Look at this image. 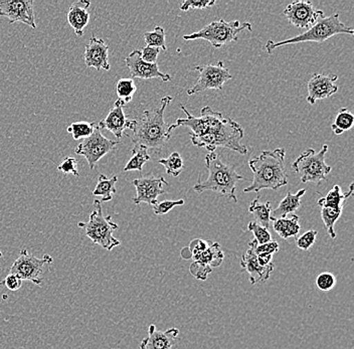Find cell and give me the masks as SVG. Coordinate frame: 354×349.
<instances>
[{
    "instance_id": "cell-16",
    "label": "cell",
    "mask_w": 354,
    "mask_h": 349,
    "mask_svg": "<svg viewBox=\"0 0 354 349\" xmlns=\"http://www.w3.org/2000/svg\"><path fill=\"white\" fill-rule=\"evenodd\" d=\"M337 79V75H314L307 84L308 96L306 100L310 105H314L316 102L324 100L336 94L338 92V86L336 85Z\"/></svg>"
},
{
    "instance_id": "cell-41",
    "label": "cell",
    "mask_w": 354,
    "mask_h": 349,
    "mask_svg": "<svg viewBox=\"0 0 354 349\" xmlns=\"http://www.w3.org/2000/svg\"><path fill=\"white\" fill-rule=\"evenodd\" d=\"M189 271L192 275L196 278V279L205 281L207 277H209V274L212 273V269L201 264V263L194 262L190 265Z\"/></svg>"
},
{
    "instance_id": "cell-19",
    "label": "cell",
    "mask_w": 354,
    "mask_h": 349,
    "mask_svg": "<svg viewBox=\"0 0 354 349\" xmlns=\"http://www.w3.org/2000/svg\"><path fill=\"white\" fill-rule=\"evenodd\" d=\"M178 333L177 328L161 331L151 324L148 328V337L141 341L140 349H172L176 346Z\"/></svg>"
},
{
    "instance_id": "cell-32",
    "label": "cell",
    "mask_w": 354,
    "mask_h": 349,
    "mask_svg": "<svg viewBox=\"0 0 354 349\" xmlns=\"http://www.w3.org/2000/svg\"><path fill=\"white\" fill-rule=\"evenodd\" d=\"M159 164L163 165L166 169V173L177 178L185 167V162L178 152H172L167 158H161L158 161Z\"/></svg>"
},
{
    "instance_id": "cell-20",
    "label": "cell",
    "mask_w": 354,
    "mask_h": 349,
    "mask_svg": "<svg viewBox=\"0 0 354 349\" xmlns=\"http://www.w3.org/2000/svg\"><path fill=\"white\" fill-rule=\"evenodd\" d=\"M241 267L249 273L250 283L252 285L256 283H265L269 280L272 272L274 271V264L263 267L259 264L258 257L254 254V249L250 248L245 252L241 261Z\"/></svg>"
},
{
    "instance_id": "cell-2",
    "label": "cell",
    "mask_w": 354,
    "mask_h": 349,
    "mask_svg": "<svg viewBox=\"0 0 354 349\" xmlns=\"http://www.w3.org/2000/svg\"><path fill=\"white\" fill-rule=\"evenodd\" d=\"M172 99L170 96L165 97L161 99L160 107L145 110L142 117L132 120L130 130H132L133 134H126V136L130 137L135 147H142L147 150L160 152L167 144L171 132L169 131V125L166 124L165 113Z\"/></svg>"
},
{
    "instance_id": "cell-27",
    "label": "cell",
    "mask_w": 354,
    "mask_h": 349,
    "mask_svg": "<svg viewBox=\"0 0 354 349\" xmlns=\"http://www.w3.org/2000/svg\"><path fill=\"white\" fill-rule=\"evenodd\" d=\"M118 181V176H114L112 178H107L105 174H100L98 183L96 189L93 191L95 196H101V202H108L112 200L113 196L117 192L116 185Z\"/></svg>"
},
{
    "instance_id": "cell-33",
    "label": "cell",
    "mask_w": 354,
    "mask_h": 349,
    "mask_svg": "<svg viewBox=\"0 0 354 349\" xmlns=\"http://www.w3.org/2000/svg\"><path fill=\"white\" fill-rule=\"evenodd\" d=\"M146 46L167 50L165 44V30L161 26H156L152 32H145L143 35Z\"/></svg>"
},
{
    "instance_id": "cell-45",
    "label": "cell",
    "mask_w": 354,
    "mask_h": 349,
    "mask_svg": "<svg viewBox=\"0 0 354 349\" xmlns=\"http://www.w3.org/2000/svg\"><path fill=\"white\" fill-rule=\"evenodd\" d=\"M141 52V57L144 62L148 64H157L160 48H152V46H144Z\"/></svg>"
},
{
    "instance_id": "cell-18",
    "label": "cell",
    "mask_w": 354,
    "mask_h": 349,
    "mask_svg": "<svg viewBox=\"0 0 354 349\" xmlns=\"http://www.w3.org/2000/svg\"><path fill=\"white\" fill-rule=\"evenodd\" d=\"M124 106L125 105L120 100L115 102L114 107L110 110L107 117L98 123L100 129L106 128L116 138L121 139L124 135V131L130 129L132 124V120H129L124 113Z\"/></svg>"
},
{
    "instance_id": "cell-14",
    "label": "cell",
    "mask_w": 354,
    "mask_h": 349,
    "mask_svg": "<svg viewBox=\"0 0 354 349\" xmlns=\"http://www.w3.org/2000/svg\"><path fill=\"white\" fill-rule=\"evenodd\" d=\"M136 189V196L133 198L135 205L147 203V205H156L157 198L161 194H167L163 189V185H168L167 181L162 176H146V178H137L132 181Z\"/></svg>"
},
{
    "instance_id": "cell-31",
    "label": "cell",
    "mask_w": 354,
    "mask_h": 349,
    "mask_svg": "<svg viewBox=\"0 0 354 349\" xmlns=\"http://www.w3.org/2000/svg\"><path fill=\"white\" fill-rule=\"evenodd\" d=\"M136 91L137 87L133 79L123 78L117 82L116 93L118 100H120L125 106L126 104L132 101Z\"/></svg>"
},
{
    "instance_id": "cell-7",
    "label": "cell",
    "mask_w": 354,
    "mask_h": 349,
    "mask_svg": "<svg viewBox=\"0 0 354 349\" xmlns=\"http://www.w3.org/2000/svg\"><path fill=\"white\" fill-rule=\"evenodd\" d=\"M243 30L252 32L253 30L252 24L241 23L239 21H225V19H221L207 24L198 32L185 35L183 39L185 41L205 39L209 41L214 48H221L223 46L238 41L239 34Z\"/></svg>"
},
{
    "instance_id": "cell-21",
    "label": "cell",
    "mask_w": 354,
    "mask_h": 349,
    "mask_svg": "<svg viewBox=\"0 0 354 349\" xmlns=\"http://www.w3.org/2000/svg\"><path fill=\"white\" fill-rule=\"evenodd\" d=\"M90 6L91 2L88 0H79L74 2L68 8L66 19L77 37H82L84 35V28L90 21V13L88 12Z\"/></svg>"
},
{
    "instance_id": "cell-34",
    "label": "cell",
    "mask_w": 354,
    "mask_h": 349,
    "mask_svg": "<svg viewBox=\"0 0 354 349\" xmlns=\"http://www.w3.org/2000/svg\"><path fill=\"white\" fill-rule=\"evenodd\" d=\"M94 123L88 122H75L68 126L66 131L72 134L74 140H79L82 138H88V136L92 135L95 129Z\"/></svg>"
},
{
    "instance_id": "cell-36",
    "label": "cell",
    "mask_w": 354,
    "mask_h": 349,
    "mask_svg": "<svg viewBox=\"0 0 354 349\" xmlns=\"http://www.w3.org/2000/svg\"><path fill=\"white\" fill-rule=\"evenodd\" d=\"M336 283H337V279H336L335 275L330 272L321 273L316 278V286L323 292L331 291L335 287Z\"/></svg>"
},
{
    "instance_id": "cell-44",
    "label": "cell",
    "mask_w": 354,
    "mask_h": 349,
    "mask_svg": "<svg viewBox=\"0 0 354 349\" xmlns=\"http://www.w3.org/2000/svg\"><path fill=\"white\" fill-rule=\"evenodd\" d=\"M4 286L10 291L19 290L22 286V280L19 279L17 276L12 275V274H8V275L6 276V279L0 281V288H2V287Z\"/></svg>"
},
{
    "instance_id": "cell-12",
    "label": "cell",
    "mask_w": 354,
    "mask_h": 349,
    "mask_svg": "<svg viewBox=\"0 0 354 349\" xmlns=\"http://www.w3.org/2000/svg\"><path fill=\"white\" fill-rule=\"evenodd\" d=\"M283 15L287 17L290 23L298 28H306L309 30L320 19L324 17V12L322 10H316L313 4L310 1L292 2L285 8Z\"/></svg>"
},
{
    "instance_id": "cell-38",
    "label": "cell",
    "mask_w": 354,
    "mask_h": 349,
    "mask_svg": "<svg viewBox=\"0 0 354 349\" xmlns=\"http://www.w3.org/2000/svg\"><path fill=\"white\" fill-rule=\"evenodd\" d=\"M185 205V200H163L161 202H157L153 207V213L156 216H165V214L169 213L170 211L176 207H180Z\"/></svg>"
},
{
    "instance_id": "cell-10",
    "label": "cell",
    "mask_w": 354,
    "mask_h": 349,
    "mask_svg": "<svg viewBox=\"0 0 354 349\" xmlns=\"http://www.w3.org/2000/svg\"><path fill=\"white\" fill-rule=\"evenodd\" d=\"M119 144H120L119 141H113L106 138L101 133V129H100L98 124H96L92 135L88 136L83 142L77 145V147L75 149V153L77 155L84 156L86 160L88 161L90 169H95L100 159L103 158L111 151L116 149Z\"/></svg>"
},
{
    "instance_id": "cell-26",
    "label": "cell",
    "mask_w": 354,
    "mask_h": 349,
    "mask_svg": "<svg viewBox=\"0 0 354 349\" xmlns=\"http://www.w3.org/2000/svg\"><path fill=\"white\" fill-rule=\"evenodd\" d=\"M272 203L270 202H261L260 196L254 198L251 205H250L249 211L253 214L258 224L269 229L271 227V213Z\"/></svg>"
},
{
    "instance_id": "cell-8",
    "label": "cell",
    "mask_w": 354,
    "mask_h": 349,
    "mask_svg": "<svg viewBox=\"0 0 354 349\" xmlns=\"http://www.w3.org/2000/svg\"><path fill=\"white\" fill-rule=\"evenodd\" d=\"M327 151V144L323 145L319 152L309 148L294 161L292 169L298 174L301 182H314L319 185L326 180V176L330 173L332 169L325 162Z\"/></svg>"
},
{
    "instance_id": "cell-40",
    "label": "cell",
    "mask_w": 354,
    "mask_h": 349,
    "mask_svg": "<svg viewBox=\"0 0 354 349\" xmlns=\"http://www.w3.org/2000/svg\"><path fill=\"white\" fill-rule=\"evenodd\" d=\"M317 234V231L310 229V231L303 234L301 237L296 238V246H297L299 249H303V251H308V249L313 246L314 243H315Z\"/></svg>"
},
{
    "instance_id": "cell-13",
    "label": "cell",
    "mask_w": 354,
    "mask_h": 349,
    "mask_svg": "<svg viewBox=\"0 0 354 349\" xmlns=\"http://www.w3.org/2000/svg\"><path fill=\"white\" fill-rule=\"evenodd\" d=\"M0 17H6L10 24L21 23L37 28L32 0L0 1Z\"/></svg>"
},
{
    "instance_id": "cell-6",
    "label": "cell",
    "mask_w": 354,
    "mask_h": 349,
    "mask_svg": "<svg viewBox=\"0 0 354 349\" xmlns=\"http://www.w3.org/2000/svg\"><path fill=\"white\" fill-rule=\"evenodd\" d=\"M77 227L85 231L86 237L94 244L107 251L120 246V240L113 236L114 231L118 229V225L112 222L111 216H104L102 202L99 200H94V209L88 216V222H80Z\"/></svg>"
},
{
    "instance_id": "cell-30",
    "label": "cell",
    "mask_w": 354,
    "mask_h": 349,
    "mask_svg": "<svg viewBox=\"0 0 354 349\" xmlns=\"http://www.w3.org/2000/svg\"><path fill=\"white\" fill-rule=\"evenodd\" d=\"M343 209H331V207H321V218L327 233L332 238H336L335 227L336 222L342 216Z\"/></svg>"
},
{
    "instance_id": "cell-37",
    "label": "cell",
    "mask_w": 354,
    "mask_h": 349,
    "mask_svg": "<svg viewBox=\"0 0 354 349\" xmlns=\"http://www.w3.org/2000/svg\"><path fill=\"white\" fill-rule=\"evenodd\" d=\"M249 247L254 249V254L257 256L262 255V254H271V255H274L280 249L278 243L273 240L263 245H258V243L253 240L249 243Z\"/></svg>"
},
{
    "instance_id": "cell-24",
    "label": "cell",
    "mask_w": 354,
    "mask_h": 349,
    "mask_svg": "<svg viewBox=\"0 0 354 349\" xmlns=\"http://www.w3.org/2000/svg\"><path fill=\"white\" fill-rule=\"evenodd\" d=\"M273 229L278 234L279 237L284 238V240L296 237L301 229L300 224H299V216L292 214L286 218L273 220Z\"/></svg>"
},
{
    "instance_id": "cell-46",
    "label": "cell",
    "mask_w": 354,
    "mask_h": 349,
    "mask_svg": "<svg viewBox=\"0 0 354 349\" xmlns=\"http://www.w3.org/2000/svg\"><path fill=\"white\" fill-rule=\"evenodd\" d=\"M273 256L271 254H262V255H258V262L261 266L266 267L269 265L273 264Z\"/></svg>"
},
{
    "instance_id": "cell-11",
    "label": "cell",
    "mask_w": 354,
    "mask_h": 349,
    "mask_svg": "<svg viewBox=\"0 0 354 349\" xmlns=\"http://www.w3.org/2000/svg\"><path fill=\"white\" fill-rule=\"evenodd\" d=\"M199 77L194 87L187 90L188 96L198 94L207 90H223V85L232 79L231 73L220 61L216 65L196 66Z\"/></svg>"
},
{
    "instance_id": "cell-9",
    "label": "cell",
    "mask_w": 354,
    "mask_h": 349,
    "mask_svg": "<svg viewBox=\"0 0 354 349\" xmlns=\"http://www.w3.org/2000/svg\"><path fill=\"white\" fill-rule=\"evenodd\" d=\"M53 262L54 259L48 254L39 259L28 253V249H24L19 253V258L11 265L10 274L17 276L22 281L26 280L37 286H41L46 271Z\"/></svg>"
},
{
    "instance_id": "cell-22",
    "label": "cell",
    "mask_w": 354,
    "mask_h": 349,
    "mask_svg": "<svg viewBox=\"0 0 354 349\" xmlns=\"http://www.w3.org/2000/svg\"><path fill=\"white\" fill-rule=\"evenodd\" d=\"M306 194V189H300L296 194L288 192L287 196L281 200L278 207L271 213V220H278V218H286L290 214L297 211L301 205V198Z\"/></svg>"
},
{
    "instance_id": "cell-23",
    "label": "cell",
    "mask_w": 354,
    "mask_h": 349,
    "mask_svg": "<svg viewBox=\"0 0 354 349\" xmlns=\"http://www.w3.org/2000/svg\"><path fill=\"white\" fill-rule=\"evenodd\" d=\"M353 194V183L349 187L348 192H343L339 185H334L333 189L327 194L326 196L318 200V205L320 207H331V209H343L344 203L349 196Z\"/></svg>"
},
{
    "instance_id": "cell-28",
    "label": "cell",
    "mask_w": 354,
    "mask_h": 349,
    "mask_svg": "<svg viewBox=\"0 0 354 349\" xmlns=\"http://www.w3.org/2000/svg\"><path fill=\"white\" fill-rule=\"evenodd\" d=\"M354 125V116L353 112L346 108H342L336 115L335 120L331 125L332 131L335 135H342L345 131H349Z\"/></svg>"
},
{
    "instance_id": "cell-39",
    "label": "cell",
    "mask_w": 354,
    "mask_h": 349,
    "mask_svg": "<svg viewBox=\"0 0 354 349\" xmlns=\"http://www.w3.org/2000/svg\"><path fill=\"white\" fill-rule=\"evenodd\" d=\"M216 6L214 0H187L181 4L180 10L188 12L190 10H205Z\"/></svg>"
},
{
    "instance_id": "cell-25",
    "label": "cell",
    "mask_w": 354,
    "mask_h": 349,
    "mask_svg": "<svg viewBox=\"0 0 354 349\" xmlns=\"http://www.w3.org/2000/svg\"><path fill=\"white\" fill-rule=\"evenodd\" d=\"M192 259H194V262L201 263V264L212 269L220 266L221 263L223 262L225 254L221 251V245L212 240L209 248L203 252V253L194 255Z\"/></svg>"
},
{
    "instance_id": "cell-1",
    "label": "cell",
    "mask_w": 354,
    "mask_h": 349,
    "mask_svg": "<svg viewBox=\"0 0 354 349\" xmlns=\"http://www.w3.org/2000/svg\"><path fill=\"white\" fill-rule=\"evenodd\" d=\"M179 107L185 113L187 118L177 119L174 124L169 126L170 132L178 127L189 128L192 144L205 148L209 153L214 152L218 147L227 148L242 155L249 152V148L241 143L243 129L236 121L223 116V113L214 111L209 106L201 109L199 117L192 116L183 104Z\"/></svg>"
},
{
    "instance_id": "cell-4",
    "label": "cell",
    "mask_w": 354,
    "mask_h": 349,
    "mask_svg": "<svg viewBox=\"0 0 354 349\" xmlns=\"http://www.w3.org/2000/svg\"><path fill=\"white\" fill-rule=\"evenodd\" d=\"M205 167L209 171V178L205 180H201L199 178L194 191L198 194L207 191L218 192L227 196L232 202H238L236 185L239 181L243 180V176L239 174L234 167L223 163L216 152H210L205 156Z\"/></svg>"
},
{
    "instance_id": "cell-3",
    "label": "cell",
    "mask_w": 354,
    "mask_h": 349,
    "mask_svg": "<svg viewBox=\"0 0 354 349\" xmlns=\"http://www.w3.org/2000/svg\"><path fill=\"white\" fill-rule=\"evenodd\" d=\"M286 151L284 148L267 150L249 161L250 169L254 173L252 185L243 189V192H257L262 189L278 191L288 185V173L285 167Z\"/></svg>"
},
{
    "instance_id": "cell-35",
    "label": "cell",
    "mask_w": 354,
    "mask_h": 349,
    "mask_svg": "<svg viewBox=\"0 0 354 349\" xmlns=\"http://www.w3.org/2000/svg\"><path fill=\"white\" fill-rule=\"evenodd\" d=\"M248 229L254 234V240L258 243V245L266 244V243H269L272 240V236L269 229L262 227V225L257 222H250L249 225H248Z\"/></svg>"
},
{
    "instance_id": "cell-43",
    "label": "cell",
    "mask_w": 354,
    "mask_h": 349,
    "mask_svg": "<svg viewBox=\"0 0 354 349\" xmlns=\"http://www.w3.org/2000/svg\"><path fill=\"white\" fill-rule=\"evenodd\" d=\"M210 243H212V240H201V238H196V240H192L187 248L190 254V259L194 255H198V254L205 252V249L209 248Z\"/></svg>"
},
{
    "instance_id": "cell-5",
    "label": "cell",
    "mask_w": 354,
    "mask_h": 349,
    "mask_svg": "<svg viewBox=\"0 0 354 349\" xmlns=\"http://www.w3.org/2000/svg\"><path fill=\"white\" fill-rule=\"evenodd\" d=\"M354 34V30L340 21L339 13H334L330 17H322L314 26H312L306 32L296 35L292 39H285L282 41H268L266 44L265 50L268 54H272L274 50L287 45L294 44L308 43H324L328 41L334 35Z\"/></svg>"
},
{
    "instance_id": "cell-17",
    "label": "cell",
    "mask_w": 354,
    "mask_h": 349,
    "mask_svg": "<svg viewBox=\"0 0 354 349\" xmlns=\"http://www.w3.org/2000/svg\"><path fill=\"white\" fill-rule=\"evenodd\" d=\"M84 59L87 68H94L97 70H110L109 46L104 39L92 35L88 45L85 46Z\"/></svg>"
},
{
    "instance_id": "cell-29",
    "label": "cell",
    "mask_w": 354,
    "mask_h": 349,
    "mask_svg": "<svg viewBox=\"0 0 354 349\" xmlns=\"http://www.w3.org/2000/svg\"><path fill=\"white\" fill-rule=\"evenodd\" d=\"M133 156L128 161L124 171H142L144 164L150 160V155L145 147H137L132 149Z\"/></svg>"
},
{
    "instance_id": "cell-15",
    "label": "cell",
    "mask_w": 354,
    "mask_h": 349,
    "mask_svg": "<svg viewBox=\"0 0 354 349\" xmlns=\"http://www.w3.org/2000/svg\"><path fill=\"white\" fill-rule=\"evenodd\" d=\"M125 64L129 68L132 78L143 79H160L162 82L171 81V77L159 70L157 64H148L141 57V52L134 50L125 59Z\"/></svg>"
},
{
    "instance_id": "cell-42",
    "label": "cell",
    "mask_w": 354,
    "mask_h": 349,
    "mask_svg": "<svg viewBox=\"0 0 354 349\" xmlns=\"http://www.w3.org/2000/svg\"><path fill=\"white\" fill-rule=\"evenodd\" d=\"M59 171L63 172L64 174H73L75 178H79L80 173L77 171V160L74 158H66L63 162L57 167Z\"/></svg>"
}]
</instances>
